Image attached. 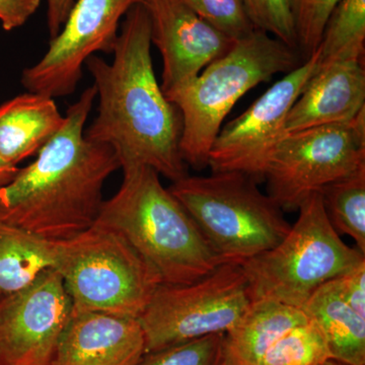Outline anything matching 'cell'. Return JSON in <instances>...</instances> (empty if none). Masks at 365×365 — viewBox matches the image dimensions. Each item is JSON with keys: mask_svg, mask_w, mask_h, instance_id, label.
I'll list each match as a JSON object with an SVG mask.
<instances>
[{"mask_svg": "<svg viewBox=\"0 0 365 365\" xmlns=\"http://www.w3.org/2000/svg\"><path fill=\"white\" fill-rule=\"evenodd\" d=\"M41 0H0V23L7 32L20 28L39 9Z\"/></svg>", "mask_w": 365, "mask_h": 365, "instance_id": "28", "label": "cell"}, {"mask_svg": "<svg viewBox=\"0 0 365 365\" xmlns=\"http://www.w3.org/2000/svg\"><path fill=\"white\" fill-rule=\"evenodd\" d=\"M365 167V110L349 123L290 132L269 163L268 195L294 212L314 194Z\"/></svg>", "mask_w": 365, "mask_h": 365, "instance_id": "9", "label": "cell"}, {"mask_svg": "<svg viewBox=\"0 0 365 365\" xmlns=\"http://www.w3.org/2000/svg\"><path fill=\"white\" fill-rule=\"evenodd\" d=\"M321 58L318 48L246 111L222 127L209 153L208 167L212 173H242L258 184L265 181L271 158L287 134L288 114Z\"/></svg>", "mask_w": 365, "mask_h": 365, "instance_id": "10", "label": "cell"}, {"mask_svg": "<svg viewBox=\"0 0 365 365\" xmlns=\"http://www.w3.org/2000/svg\"><path fill=\"white\" fill-rule=\"evenodd\" d=\"M309 321L300 307L271 299L251 302L239 323L225 334V365H258L276 341Z\"/></svg>", "mask_w": 365, "mask_h": 365, "instance_id": "17", "label": "cell"}, {"mask_svg": "<svg viewBox=\"0 0 365 365\" xmlns=\"http://www.w3.org/2000/svg\"><path fill=\"white\" fill-rule=\"evenodd\" d=\"M56 265V242L34 237L0 220V299Z\"/></svg>", "mask_w": 365, "mask_h": 365, "instance_id": "19", "label": "cell"}, {"mask_svg": "<svg viewBox=\"0 0 365 365\" xmlns=\"http://www.w3.org/2000/svg\"><path fill=\"white\" fill-rule=\"evenodd\" d=\"M341 0H290L297 50L307 59L321 44L324 29Z\"/></svg>", "mask_w": 365, "mask_h": 365, "instance_id": "25", "label": "cell"}, {"mask_svg": "<svg viewBox=\"0 0 365 365\" xmlns=\"http://www.w3.org/2000/svg\"><path fill=\"white\" fill-rule=\"evenodd\" d=\"M364 110V60L321 61L288 114L287 131L349 123Z\"/></svg>", "mask_w": 365, "mask_h": 365, "instance_id": "15", "label": "cell"}, {"mask_svg": "<svg viewBox=\"0 0 365 365\" xmlns=\"http://www.w3.org/2000/svg\"><path fill=\"white\" fill-rule=\"evenodd\" d=\"M324 207L338 234L354 240L365 254V167L321 190Z\"/></svg>", "mask_w": 365, "mask_h": 365, "instance_id": "20", "label": "cell"}, {"mask_svg": "<svg viewBox=\"0 0 365 365\" xmlns=\"http://www.w3.org/2000/svg\"><path fill=\"white\" fill-rule=\"evenodd\" d=\"M96 98L95 86L86 88L37 158L0 188V220L48 242L72 239L97 222L105 182L120 163L109 145L85 136Z\"/></svg>", "mask_w": 365, "mask_h": 365, "instance_id": "2", "label": "cell"}, {"mask_svg": "<svg viewBox=\"0 0 365 365\" xmlns=\"http://www.w3.org/2000/svg\"><path fill=\"white\" fill-rule=\"evenodd\" d=\"M300 53L262 31L235 41L188 85L165 95L182 116L180 151L187 165L208 167L209 153L223 121L240 98L280 72H290Z\"/></svg>", "mask_w": 365, "mask_h": 365, "instance_id": "4", "label": "cell"}, {"mask_svg": "<svg viewBox=\"0 0 365 365\" xmlns=\"http://www.w3.org/2000/svg\"><path fill=\"white\" fill-rule=\"evenodd\" d=\"M73 311L56 269L0 299V365H51Z\"/></svg>", "mask_w": 365, "mask_h": 365, "instance_id": "12", "label": "cell"}, {"mask_svg": "<svg viewBox=\"0 0 365 365\" xmlns=\"http://www.w3.org/2000/svg\"><path fill=\"white\" fill-rule=\"evenodd\" d=\"M251 304L242 266L222 263L187 284L160 285L138 318L146 353L234 328Z\"/></svg>", "mask_w": 365, "mask_h": 365, "instance_id": "8", "label": "cell"}, {"mask_svg": "<svg viewBox=\"0 0 365 365\" xmlns=\"http://www.w3.org/2000/svg\"><path fill=\"white\" fill-rule=\"evenodd\" d=\"M151 44L150 16L136 4L125 14L111 63L97 55L86 60L98 108L85 136L109 145L120 169L144 165L176 182L189 175L180 151L182 116L155 78Z\"/></svg>", "mask_w": 365, "mask_h": 365, "instance_id": "1", "label": "cell"}, {"mask_svg": "<svg viewBox=\"0 0 365 365\" xmlns=\"http://www.w3.org/2000/svg\"><path fill=\"white\" fill-rule=\"evenodd\" d=\"M56 242V265L74 311L138 319L162 279L123 237L95 225Z\"/></svg>", "mask_w": 365, "mask_h": 365, "instance_id": "7", "label": "cell"}, {"mask_svg": "<svg viewBox=\"0 0 365 365\" xmlns=\"http://www.w3.org/2000/svg\"><path fill=\"white\" fill-rule=\"evenodd\" d=\"M145 353L138 319L73 311L51 365H137Z\"/></svg>", "mask_w": 365, "mask_h": 365, "instance_id": "14", "label": "cell"}, {"mask_svg": "<svg viewBox=\"0 0 365 365\" xmlns=\"http://www.w3.org/2000/svg\"><path fill=\"white\" fill-rule=\"evenodd\" d=\"M319 365H350L347 364H344V362L338 361V360L335 359H328L326 360L325 362H323V364H321Z\"/></svg>", "mask_w": 365, "mask_h": 365, "instance_id": "31", "label": "cell"}, {"mask_svg": "<svg viewBox=\"0 0 365 365\" xmlns=\"http://www.w3.org/2000/svg\"><path fill=\"white\" fill-rule=\"evenodd\" d=\"M225 334H215L148 352L137 365H225Z\"/></svg>", "mask_w": 365, "mask_h": 365, "instance_id": "23", "label": "cell"}, {"mask_svg": "<svg viewBox=\"0 0 365 365\" xmlns=\"http://www.w3.org/2000/svg\"><path fill=\"white\" fill-rule=\"evenodd\" d=\"M242 2L256 30L272 35L297 50L290 0H242Z\"/></svg>", "mask_w": 365, "mask_h": 365, "instance_id": "26", "label": "cell"}, {"mask_svg": "<svg viewBox=\"0 0 365 365\" xmlns=\"http://www.w3.org/2000/svg\"><path fill=\"white\" fill-rule=\"evenodd\" d=\"M144 0H76L66 23L35 66L21 74L29 93L52 98L78 88L86 60L98 52L113 53L121 19Z\"/></svg>", "mask_w": 365, "mask_h": 365, "instance_id": "11", "label": "cell"}, {"mask_svg": "<svg viewBox=\"0 0 365 365\" xmlns=\"http://www.w3.org/2000/svg\"><path fill=\"white\" fill-rule=\"evenodd\" d=\"M302 309L323 332L331 359L365 365V317L345 302L337 280L319 287Z\"/></svg>", "mask_w": 365, "mask_h": 365, "instance_id": "18", "label": "cell"}, {"mask_svg": "<svg viewBox=\"0 0 365 365\" xmlns=\"http://www.w3.org/2000/svg\"><path fill=\"white\" fill-rule=\"evenodd\" d=\"M345 302L365 317V262L336 278Z\"/></svg>", "mask_w": 365, "mask_h": 365, "instance_id": "27", "label": "cell"}, {"mask_svg": "<svg viewBox=\"0 0 365 365\" xmlns=\"http://www.w3.org/2000/svg\"><path fill=\"white\" fill-rule=\"evenodd\" d=\"M297 211L279 244L242 264L251 302L271 299L302 309L322 285L365 262V254L346 245L331 225L321 194Z\"/></svg>", "mask_w": 365, "mask_h": 365, "instance_id": "6", "label": "cell"}, {"mask_svg": "<svg viewBox=\"0 0 365 365\" xmlns=\"http://www.w3.org/2000/svg\"><path fill=\"white\" fill-rule=\"evenodd\" d=\"M208 25L232 41L241 40L256 29L242 0H181Z\"/></svg>", "mask_w": 365, "mask_h": 365, "instance_id": "24", "label": "cell"}, {"mask_svg": "<svg viewBox=\"0 0 365 365\" xmlns=\"http://www.w3.org/2000/svg\"><path fill=\"white\" fill-rule=\"evenodd\" d=\"M66 123L54 98L36 93L0 105V157L18 165L37 155Z\"/></svg>", "mask_w": 365, "mask_h": 365, "instance_id": "16", "label": "cell"}, {"mask_svg": "<svg viewBox=\"0 0 365 365\" xmlns=\"http://www.w3.org/2000/svg\"><path fill=\"white\" fill-rule=\"evenodd\" d=\"M169 190L225 263L242 265L279 244L292 227L279 206L242 173L188 175Z\"/></svg>", "mask_w": 365, "mask_h": 365, "instance_id": "5", "label": "cell"}, {"mask_svg": "<svg viewBox=\"0 0 365 365\" xmlns=\"http://www.w3.org/2000/svg\"><path fill=\"white\" fill-rule=\"evenodd\" d=\"M20 168L18 165H11L6 163L1 157H0V188L9 184L14 177L16 176Z\"/></svg>", "mask_w": 365, "mask_h": 365, "instance_id": "30", "label": "cell"}, {"mask_svg": "<svg viewBox=\"0 0 365 365\" xmlns=\"http://www.w3.org/2000/svg\"><path fill=\"white\" fill-rule=\"evenodd\" d=\"M330 359L323 332L309 319L276 341L258 365H319Z\"/></svg>", "mask_w": 365, "mask_h": 365, "instance_id": "22", "label": "cell"}, {"mask_svg": "<svg viewBox=\"0 0 365 365\" xmlns=\"http://www.w3.org/2000/svg\"><path fill=\"white\" fill-rule=\"evenodd\" d=\"M74 2L76 0H47V25L50 40L58 35Z\"/></svg>", "mask_w": 365, "mask_h": 365, "instance_id": "29", "label": "cell"}, {"mask_svg": "<svg viewBox=\"0 0 365 365\" xmlns=\"http://www.w3.org/2000/svg\"><path fill=\"white\" fill-rule=\"evenodd\" d=\"M97 225L123 237L163 284H187L225 263L155 170L123 169L117 193L104 200Z\"/></svg>", "mask_w": 365, "mask_h": 365, "instance_id": "3", "label": "cell"}, {"mask_svg": "<svg viewBox=\"0 0 365 365\" xmlns=\"http://www.w3.org/2000/svg\"><path fill=\"white\" fill-rule=\"evenodd\" d=\"M321 61L364 60L365 0H341L324 29Z\"/></svg>", "mask_w": 365, "mask_h": 365, "instance_id": "21", "label": "cell"}, {"mask_svg": "<svg viewBox=\"0 0 365 365\" xmlns=\"http://www.w3.org/2000/svg\"><path fill=\"white\" fill-rule=\"evenodd\" d=\"M143 4L150 19L151 43L162 54L165 96L193 81L235 44L181 0H144Z\"/></svg>", "mask_w": 365, "mask_h": 365, "instance_id": "13", "label": "cell"}]
</instances>
